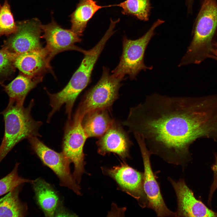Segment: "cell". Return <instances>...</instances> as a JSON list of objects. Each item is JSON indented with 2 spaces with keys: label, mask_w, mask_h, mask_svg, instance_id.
<instances>
[{
  "label": "cell",
  "mask_w": 217,
  "mask_h": 217,
  "mask_svg": "<svg viewBox=\"0 0 217 217\" xmlns=\"http://www.w3.org/2000/svg\"><path fill=\"white\" fill-rule=\"evenodd\" d=\"M19 163L17 162L11 171L0 179V197L7 193L16 187L26 183H32L33 180L24 178L18 173Z\"/></svg>",
  "instance_id": "obj_23"
},
{
  "label": "cell",
  "mask_w": 217,
  "mask_h": 217,
  "mask_svg": "<svg viewBox=\"0 0 217 217\" xmlns=\"http://www.w3.org/2000/svg\"><path fill=\"white\" fill-rule=\"evenodd\" d=\"M103 170L116 181L123 190L136 199L141 207H147L148 201L143 187V172L124 163Z\"/></svg>",
  "instance_id": "obj_12"
},
{
  "label": "cell",
  "mask_w": 217,
  "mask_h": 217,
  "mask_svg": "<svg viewBox=\"0 0 217 217\" xmlns=\"http://www.w3.org/2000/svg\"><path fill=\"white\" fill-rule=\"evenodd\" d=\"M20 185L0 198V217H24L26 215L27 206L19 198Z\"/></svg>",
  "instance_id": "obj_20"
},
{
  "label": "cell",
  "mask_w": 217,
  "mask_h": 217,
  "mask_svg": "<svg viewBox=\"0 0 217 217\" xmlns=\"http://www.w3.org/2000/svg\"><path fill=\"white\" fill-rule=\"evenodd\" d=\"M113 6L115 5L100 6L94 0H80L71 15V29L80 36H82L87 23L98 10Z\"/></svg>",
  "instance_id": "obj_18"
},
{
  "label": "cell",
  "mask_w": 217,
  "mask_h": 217,
  "mask_svg": "<svg viewBox=\"0 0 217 217\" xmlns=\"http://www.w3.org/2000/svg\"><path fill=\"white\" fill-rule=\"evenodd\" d=\"M209 58L213 59L217 61V40L215 41L213 44Z\"/></svg>",
  "instance_id": "obj_26"
},
{
  "label": "cell",
  "mask_w": 217,
  "mask_h": 217,
  "mask_svg": "<svg viewBox=\"0 0 217 217\" xmlns=\"http://www.w3.org/2000/svg\"><path fill=\"white\" fill-rule=\"evenodd\" d=\"M113 120L106 109L96 110L86 114L82 126L87 137H100L108 130Z\"/></svg>",
  "instance_id": "obj_19"
},
{
  "label": "cell",
  "mask_w": 217,
  "mask_h": 217,
  "mask_svg": "<svg viewBox=\"0 0 217 217\" xmlns=\"http://www.w3.org/2000/svg\"><path fill=\"white\" fill-rule=\"evenodd\" d=\"M17 29L8 1L5 0L2 5H0V36L10 35Z\"/></svg>",
  "instance_id": "obj_22"
},
{
  "label": "cell",
  "mask_w": 217,
  "mask_h": 217,
  "mask_svg": "<svg viewBox=\"0 0 217 217\" xmlns=\"http://www.w3.org/2000/svg\"><path fill=\"white\" fill-rule=\"evenodd\" d=\"M193 0H188L189 5L191 8L192 5Z\"/></svg>",
  "instance_id": "obj_27"
},
{
  "label": "cell",
  "mask_w": 217,
  "mask_h": 217,
  "mask_svg": "<svg viewBox=\"0 0 217 217\" xmlns=\"http://www.w3.org/2000/svg\"><path fill=\"white\" fill-rule=\"evenodd\" d=\"M124 79L110 74L109 69L103 67L100 79L85 94L76 112L83 118L90 112L110 107L118 98Z\"/></svg>",
  "instance_id": "obj_6"
},
{
  "label": "cell",
  "mask_w": 217,
  "mask_h": 217,
  "mask_svg": "<svg viewBox=\"0 0 217 217\" xmlns=\"http://www.w3.org/2000/svg\"><path fill=\"white\" fill-rule=\"evenodd\" d=\"M144 139L151 154L184 168L190 145L201 138L217 141V94L172 97L157 93L131 108L122 123Z\"/></svg>",
  "instance_id": "obj_1"
},
{
  "label": "cell",
  "mask_w": 217,
  "mask_h": 217,
  "mask_svg": "<svg viewBox=\"0 0 217 217\" xmlns=\"http://www.w3.org/2000/svg\"><path fill=\"white\" fill-rule=\"evenodd\" d=\"M196 18L193 38L179 67L199 64L209 58L217 38V0H201Z\"/></svg>",
  "instance_id": "obj_2"
},
{
  "label": "cell",
  "mask_w": 217,
  "mask_h": 217,
  "mask_svg": "<svg viewBox=\"0 0 217 217\" xmlns=\"http://www.w3.org/2000/svg\"><path fill=\"white\" fill-rule=\"evenodd\" d=\"M43 77H33L22 73L5 86V90L9 97V103L24 105L29 92L42 80Z\"/></svg>",
  "instance_id": "obj_17"
},
{
  "label": "cell",
  "mask_w": 217,
  "mask_h": 217,
  "mask_svg": "<svg viewBox=\"0 0 217 217\" xmlns=\"http://www.w3.org/2000/svg\"><path fill=\"white\" fill-rule=\"evenodd\" d=\"M41 27L44 33L41 37L46 42L45 48L51 60L57 54L64 51L75 50L83 54L85 52L86 50L75 45L81 39L71 29L62 28L54 20L48 24H41Z\"/></svg>",
  "instance_id": "obj_11"
},
{
  "label": "cell",
  "mask_w": 217,
  "mask_h": 217,
  "mask_svg": "<svg viewBox=\"0 0 217 217\" xmlns=\"http://www.w3.org/2000/svg\"><path fill=\"white\" fill-rule=\"evenodd\" d=\"M34 104L33 100L27 107L8 102L7 107L0 113L4 118L5 132L0 146V162L22 140L40 136L39 130L42 123L34 120L31 115Z\"/></svg>",
  "instance_id": "obj_4"
},
{
  "label": "cell",
  "mask_w": 217,
  "mask_h": 217,
  "mask_svg": "<svg viewBox=\"0 0 217 217\" xmlns=\"http://www.w3.org/2000/svg\"><path fill=\"white\" fill-rule=\"evenodd\" d=\"M134 135L140 148L143 161V187L148 201L147 207L153 210L158 217H176V212L170 210L165 204L151 167L150 160L151 154L144 139L138 135Z\"/></svg>",
  "instance_id": "obj_9"
},
{
  "label": "cell",
  "mask_w": 217,
  "mask_h": 217,
  "mask_svg": "<svg viewBox=\"0 0 217 217\" xmlns=\"http://www.w3.org/2000/svg\"><path fill=\"white\" fill-rule=\"evenodd\" d=\"M51 60L45 48L17 55L14 64L21 73L27 76L43 77L46 72H52Z\"/></svg>",
  "instance_id": "obj_15"
},
{
  "label": "cell",
  "mask_w": 217,
  "mask_h": 217,
  "mask_svg": "<svg viewBox=\"0 0 217 217\" xmlns=\"http://www.w3.org/2000/svg\"><path fill=\"white\" fill-rule=\"evenodd\" d=\"M108 39L107 36H104L94 47L85 51L80 66L62 90L55 94L46 91L52 108L48 115V119L50 120L53 114L64 104L65 105V111L68 119L71 118L72 109L75 100L90 82L94 67Z\"/></svg>",
  "instance_id": "obj_3"
},
{
  "label": "cell",
  "mask_w": 217,
  "mask_h": 217,
  "mask_svg": "<svg viewBox=\"0 0 217 217\" xmlns=\"http://www.w3.org/2000/svg\"><path fill=\"white\" fill-rule=\"evenodd\" d=\"M32 184L37 203L45 216H54L59 203V198L55 190L49 183L42 178L33 181Z\"/></svg>",
  "instance_id": "obj_16"
},
{
  "label": "cell",
  "mask_w": 217,
  "mask_h": 217,
  "mask_svg": "<svg viewBox=\"0 0 217 217\" xmlns=\"http://www.w3.org/2000/svg\"><path fill=\"white\" fill-rule=\"evenodd\" d=\"M164 22L162 20H158L144 35L137 39L133 40L123 37L122 54L119 64L112 71V74L123 79L127 75L131 80H133L141 71L153 68L152 66L148 67L144 63L145 52L154 35L156 28Z\"/></svg>",
  "instance_id": "obj_5"
},
{
  "label": "cell",
  "mask_w": 217,
  "mask_h": 217,
  "mask_svg": "<svg viewBox=\"0 0 217 217\" xmlns=\"http://www.w3.org/2000/svg\"><path fill=\"white\" fill-rule=\"evenodd\" d=\"M32 149L43 163L50 168L59 179L61 186L67 187L78 195L80 188L71 172V162L62 152L58 153L46 146L36 136L28 139Z\"/></svg>",
  "instance_id": "obj_8"
},
{
  "label": "cell",
  "mask_w": 217,
  "mask_h": 217,
  "mask_svg": "<svg viewBox=\"0 0 217 217\" xmlns=\"http://www.w3.org/2000/svg\"><path fill=\"white\" fill-rule=\"evenodd\" d=\"M168 180L175 192L177 201L176 217H217V213L209 209L195 197L184 179L175 181Z\"/></svg>",
  "instance_id": "obj_13"
},
{
  "label": "cell",
  "mask_w": 217,
  "mask_h": 217,
  "mask_svg": "<svg viewBox=\"0 0 217 217\" xmlns=\"http://www.w3.org/2000/svg\"><path fill=\"white\" fill-rule=\"evenodd\" d=\"M16 55L4 48L0 50V76H8L14 72Z\"/></svg>",
  "instance_id": "obj_24"
},
{
  "label": "cell",
  "mask_w": 217,
  "mask_h": 217,
  "mask_svg": "<svg viewBox=\"0 0 217 217\" xmlns=\"http://www.w3.org/2000/svg\"><path fill=\"white\" fill-rule=\"evenodd\" d=\"M97 142L98 153L104 155L113 153L125 159L129 157L131 144L127 134L118 123L113 121L106 131Z\"/></svg>",
  "instance_id": "obj_14"
},
{
  "label": "cell",
  "mask_w": 217,
  "mask_h": 217,
  "mask_svg": "<svg viewBox=\"0 0 217 217\" xmlns=\"http://www.w3.org/2000/svg\"><path fill=\"white\" fill-rule=\"evenodd\" d=\"M215 162L212 165L211 168L214 173V179L210 187L208 203L210 204L212 197V195L215 190L217 189V155H215Z\"/></svg>",
  "instance_id": "obj_25"
},
{
  "label": "cell",
  "mask_w": 217,
  "mask_h": 217,
  "mask_svg": "<svg viewBox=\"0 0 217 217\" xmlns=\"http://www.w3.org/2000/svg\"><path fill=\"white\" fill-rule=\"evenodd\" d=\"M17 29L5 41L2 48L15 55L42 48L40 22L36 18L17 22Z\"/></svg>",
  "instance_id": "obj_10"
},
{
  "label": "cell",
  "mask_w": 217,
  "mask_h": 217,
  "mask_svg": "<svg viewBox=\"0 0 217 217\" xmlns=\"http://www.w3.org/2000/svg\"><path fill=\"white\" fill-rule=\"evenodd\" d=\"M115 6L122 8L123 14L132 15L144 21L149 19L150 8L149 0H126Z\"/></svg>",
  "instance_id": "obj_21"
},
{
  "label": "cell",
  "mask_w": 217,
  "mask_h": 217,
  "mask_svg": "<svg viewBox=\"0 0 217 217\" xmlns=\"http://www.w3.org/2000/svg\"><path fill=\"white\" fill-rule=\"evenodd\" d=\"M83 118L76 112L72 120L68 119L65 126L62 153L74 165L73 174L74 178L79 184L82 176L85 173L83 146L87 138L83 129Z\"/></svg>",
  "instance_id": "obj_7"
}]
</instances>
